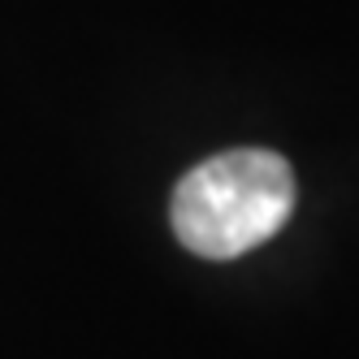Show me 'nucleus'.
I'll list each match as a JSON object with an SVG mask.
<instances>
[{
	"mask_svg": "<svg viewBox=\"0 0 359 359\" xmlns=\"http://www.w3.org/2000/svg\"><path fill=\"white\" fill-rule=\"evenodd\" d=\"M294 212V173L264 147H234L195 165L173 187L169 221L187 251L234 260L269 243Z\"/></svg>",
	"mask_w": 359,
	"mask_h": 359,
	"instance_id": "1",
	"label": "nucleus"
}]
</instances>
